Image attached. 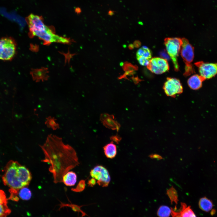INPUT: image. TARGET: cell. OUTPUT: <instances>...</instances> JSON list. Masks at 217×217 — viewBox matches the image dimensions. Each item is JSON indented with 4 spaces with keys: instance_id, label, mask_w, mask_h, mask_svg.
Returning <instances> with one entry per match:
<instances>
[{
    "instance_id": "6da1fadb",
    "label": "cell",
    "mask_w": 217,
    "mask_h": 217,
    "mask_svg": "<svg viewBox=\"0 0 217 217\" xmlns=\"http://www.w3.org/2000/svg\"><path fill=\"white\" fill-rule=\"evenodd\" d=\"M40 147L45 156L42 161L50 165L49 170L52 174L55 183L62 182L64 175L79 163L74 149L64 144L61 138L49 135Z\"/></svg>"
},
{
    "instance_id": "7a4b0ae2",
    "label": "cell",
    "mask_w": 217,
    "mask_h": 217,
    "mask_svg": "<svg viewBox=\"0 0 217 217\" xmlns=\"http://www.w3.org/2000/svg\"><path fill=\"white\" fill-rule=\"evenodd\" d=\"M31 174L25 166L18 162L11 161L6 165L2 180L5 185L12 189L19 190L28 186L31 180Z\"/></svg>"
},
{
    "instance_id": "3957f363",
    "label": "cell",
    "mask_w": 217,
    "mask_h": 217,
    "mask_svg": "<svg viewBox=\"0 0 217 217\" xmlns=\"http://www.w3.org/2000/svg\"><path fill=\"white\" fill-rule=\"evenodd\" d=\"M181 39V55L185 64V71L184 74L187 76L195 73L194 69L191 64L194 58V48L187 39L182 38Z\"/></svg>"
},
{
    "instance_id": "277c9868",
    "label": "cell",
    "mask_w": 217,
    "mask_h": 217,
    "mask_svg": "<svg viewBox=\"0 0 217 217\" xmlns=\"http://www.w3.org/2000/svg\"><path fill=\"white\" fill-rule=\"evenodd\" d=\"M164 44L167 53L173 64L175 71H178L179 66L178 62V57L182 44L181 39L177 37L166 38L164 39Z\"/></svg>"
},
{
    "instance_id": "5b68a950",
    "label": "cell",
    "mask_w": 217,
    "mask_h": 217,
    "mask_svg": "<svg viewBox=\"0 0 217 217\" xmlns=\"http://www.w3.org/2000/svg\"><path fill=\"white\" fill-rule=\"evenodd\" d=\"M30 32L32 36L38 37L46 43L54 42L68 43L70 42L68 39L55 34L49 27L46 29Z\"/></svg>"
},
{
    "instance_id": "8992f818",
    "label": "cell",
    "mask_w": 217,
    "mask_h": 217,
    "mask_svg": "<svg viewBox=\"0 0 217 217\" xmlns=\"http://www.w3.org/2000/svg\"><path fill=\"white\" fill-rule=\"evenodd\" d=\"M16 45L14 40L10 37L0 39V59L10 60L14 57Z\"/></svg>"
},
{
    "instance_id": "52a82bcc",
    "label": "cell",
    "mask_w": 217,
    "mask_h": 217,
    "mask_svg": "<svg viewBox=\"0 0 217 217\" xmlns=\"http://www.w3.org/2000/svg\"><path fill=\"white\" fill-rule=\"evenodd\" d=\"M90 175L97 180V183L102 187H107L111 180V178L107 170L104 166L98 165L91 169Z\"/></svg>"
},
{
    "instance_id": "ba28073f",
    "label": "cell",
    "mask_w": 217,
    "mask_h": 217,
    "mask_svg": "<svg viewBox=\"0 0 217 217\" xmlns=\"http://www.w3.org/2000/svg\"><path fill=\"white\" fill-rule=\"evenodd\" d=\"M200 75L205 80L211 79L217 74V62L213 63L199 61L195 62Z\"/></svg>"
},
{
    "instance_id": "9c48e42d",
    "label": "cell",
    "mask_w": 217,
    "mask_h": 217,
    "mask_svg": "<svg viewBox=\"0 0 217 217\" xmlns=\"http://www.w3.org/2000/svg\"><path fill=\"white\" fill-rule=\"evenodd\" d=\"M147 67L151 72L158 74L165 72L169 70V66L167 60L158 57L152 58Z\"/></svg>"
},
{
    "instance_id": "30bf717a",
    "label": "cell",
    "mask_w": 217,
    "mask_h": 217,
    "mask_svg": "<svg viewBox=\"0 0 217 217\" xmlns=\"http://www.w3.org/2000/svg\"><path fill=\"white\" fill-rule=\"evenodd\" d=\"M163 87L165 93L169 96H175L183 91V87L180 81L175 78H167Z\"/></svg>"
},
{
    "instance_id": "8fae6325",
    "label": "cell",
    "mask_w": 217,
    "mask_h": 217,
    "mask_svg": "<svg viewBox=\"0 0 217 217\" xmlns=\"http://www.w3.org/2000/svg\"><path fill=\"white\" fill-rule=\"evenodd\" d=\"M150 50L146 46L139 49L136 53V58L139 64L143 66H147L152 58Z\"/></svg>"
},
{
    "instance_id": "7c38bea8",
    "label": "cell",
    "mask_w": 217,
    "mask_h": 217,
    "mask_svg": "<svg viewBox=\"0 0 217 217\" xmlns=\"http://www.w3.org/2000/svg\"><path fill=\"white\" fill-rule=\"evenodd\" d=\"M101 119L103 124L106 127L117 131L119 129L120 125L114 120L113 116L106 114H103L101 116Z\"/></svg>"
},
{
    "instance_id": "4fadbf2b",
    "label": "cell",
    "mask_w": 217,
    "mask_h": 217,
    "mask_svg": "<svg viewBox=\"0 0 217 217\" xmlns=\"http://www.w3.org/2000/svg\"><path fill=\"white\" fill-rule=\"evenodd\" d=\"M205 79L200 75L194 74L190 77L187 81L189 86L192 89L197 90L202 86L203 82Z\"/></svg>"
},
{
    "instance_id": "5bb4252c",
    "label": "cell",
    "mask_w": 217,
    "mask_h": 217,
    "mask_svg": "<svg viewBox=\"0 0 217 217\" xmlns=\"http://www.w3.org/2000/svg\"><path fill=\"white\" fill-rule=\"evenodd\" d=\"M77 180V175L76 174L72 171H68L63 176L62 182L64 184L68 186H74Z\"/></svg>"
},
{
    "instance_id": "9a60e30c",
    "label": "cell",
    "mask_w": 217,
    "mask_h": 217,
    "mask_svg": "<svg viewBox=\"0 0 217 217\" xmlns=\"http://www.w3.org/2000/svg\"><path fill=\"white\" fill-rule=\"evenodd\" d=\"M103 148L104 154L107 158L113 159L117 153V147L112 141L105 145Z\"/></svg>"
},
{
    "instance_id": "2e32d148",
    "label": "cell",
    "mask_w": 217,
    "mask_h": 217,
    "mask_svg": "<svg viewBox=\"0 0 217 217\" xmlns=\"http://www.w3.org/2000/svg\"><path fill=\"white\" fill-rule=\"evenodd\" d=\"M198 204L200 209L206 212H209L213 207L212 201L206 197H203L200 199Z\"/></svg>"
},
{
    "instance_id": "e0dca14e",
    "label": "cell",
    "mask_w": 217,
    "mask_h": 217,
    "mask_svg": "<svg viewBox=\"0 0 217 217\" xmlns=\"http://www.w3.org/2000/svg\"><path fill=\"white\" fill-rule=\"evenodd\" d=\"M181 208L179 212L181 217H197L190 206H187L184 203H181Z\"/></svg>"
},
{
    "instance_id": "ac0fdd59",
    "label": "cell",
    "mask_w": 217,
    "mask_h": 217,
    "mask_svg": "<svg viewBox=\"0 0 217 217\" xmlns=\"http://www.w3.org/2000/svg\"><path fill=\"white\" fill-rule=\"evenodd\" d=\"M171 209L166 206L159 207L157 212V215L159 217H168L171 214Z\"/></svg>"
},
{
    "instance_id": "d6986e66",
    "label": "cell",
    "mask_w": 217,
    "mask_h": 217,
    "mask_svg": "<svg viewBox=\"0 0 217 217\" xmlns=\"http://www.w3.org/2000/svg\"><path fill=\"white\" fill-rule=\"evenodd\" d=\"M19 197L24 200H28L31 197V192L28 188L24 187L20 189L19 191Z\"/></svg>"
},
{
    "instance_id": "ffe728a7",
    "label": "cell",
    "mask_w": 217,
    "mask_h": 217,
    "mask_svg": "<svg viewBox=\"0 0 217 217\" xmlns=\"http://www.w3.org/2000/svg\"><path fill=\"white\" fill-rule=\"evenodd\" d=\"M166 194L170 198L172 203L174 202L176 204L177 203L178 201L177 193L173 186L167 190Z\"/></svg>"
},
{
    "instance_id": "44dd1931",
    "label": "cell",
    "mask_w": 217,
    "mask_h": 217,
    "mask_svg": "<svg viewBox=\"0 0 217 217\" xmlns=\"http://www.w3.org/2000/svg\"><path fill=\"white\" fill-rule=\"evenodd\" d=\"M7 204L0 203V217H6L11 212Z\"/></svg>"
},
{
    "instance_id": "7402d4cb",
    "label": "cell",
    "mask_w": 217,
    "mask_h": 217,
    "mask_svg": "<svg viewBox=\"0 0 217 217\" xmlns=\"http://www.w3.org/2000/svg\"><path fill=\"white\" fill-rule=\"evenodd\" d=\"M123 70L126 71H133L137 70V67L134 65L130 63L126 62L123 63L122 66Z\"/></svg>"
},
{
    "instance_id": "603a6c76",
    "label": "cell",
    "mask_w": 217,
    "mask_h": 217,
    "mask_svg": "<svg viewBox=\"0 0 217 217\" xmlns=\"http://www.w3.org/2000/svg\"><path fill=\"white\" fill-rule=\"evenodd\" d=\"M85 187V181L81 180L78 183L77 186L75 188H73L72 190L76 192H80L83 191Z\"/></svg>"
},
{
    "instance_id": "cb8c5ba5",
    "label": "cell",
    "mask_w": 217,
    "mask_h": 217,
    "mask_svg": "<svg viewBox=\"0 0 217 217\" xmlns=\"http://www.w3.org/2000/svg\"><path fill=\"white\" fill-rule=\"evenodd\" d=\"M46 124L49 127L54 130L56 129L59 127L58 124L56 123L55 120L53 118H48Z\"/></svg>"
},
{
    "instance_id": "d4e9b609",
    "label": "cell",
    "mask_w": 217,
    "mask_h": 217,
    "mask_svg": "<svg viewBox=\"0 0 217 217\" xmlns=\"http://www.w3.org/2000/svg\"><path fill=\"white\" fill-rule=\"evenodd\" d=\"M0 203L5 204L7 203V199L5 193L2 190H0Z\"/></svg>"
},
{
    "instance_id": "484cf974",
    "label": "cell",
    "mask_w": 217,
    "mask_h": 217,
    "mask_svg": "<svg viewBox=\"0 0 217 217\" xmlns=\"http://www.w3.org/2000/svg\"><path fill=\"white\" fill-rule=\"evenodd\" d=\"M149 156L151 159H156L158 160H161L163 159V158L162 156L156 154H151L149 155Z\"/></svg>"
},
{
    "instance_id": "4316f807",
    "label": "cell",
    "mask_w": 217,
    "mask_h": 217,
    "mask_svg": "<svg viewBox=\"0 0 217 217\" xmlns=\"http://www.w3.org/2000/svg\"><path fill=\"white\" fill-rule=\"evenodd\" d=\"M96 183V180L95 178H93L90 179L88 181V184L89 186L93 187L95 185Z\"/></svg>"
},
{
    "instance_id": "83f0119b",
    "label": "cell",
    "mask_w": 217,
    "mask_h": 217,
    "mask_svg": "<svg viewBox=\"0 0 217 217\" xmlns=\"http://www.w3.org/2000/svg\"><path fill=\"white\" fill-rule=\"evenodd\" d=\"M111 139L116 142H118L120 140V139L117 136H113V137H111Z\"/></svg>"
}]
</instances>
